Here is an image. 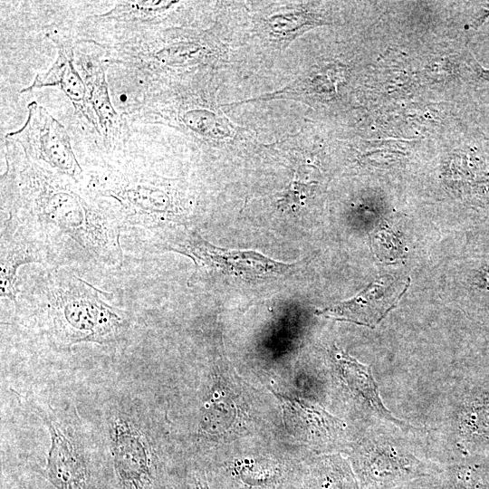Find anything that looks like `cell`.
I'll return each instance as SVG.
<instances>
[{"label":"cell","instance_id":"1","mask_svg":"<svg viewBox=\"0 0 489 489\" xmlns=\"http://www.w3.org/2000/svg\"><path fill=\"white\" fill-rule=\"evenodd\" d=\"M5 171L1 176V210L51 244L54 236L76 243L96 261L110 267L123 263L125 226L114 205L82 191L76 182L31 162L21 148L5 139Z\"/></svg>","mask_w":489,"mask_h":489},{"label":"cell","instance_id":"2","mask_svg":"<svg viewBox=\"0 0 489 489\" xmlns=\"http://www.w3.org/2000/svg\"><path fill=\"white\" fill-rule=\"evenodd\" d=\"M103 294L65 268H47L18 286L14 321L56 352H70L79 343H118L131 328V315Z\"/></svg>","mask_w":489,"mask_h":489},{"label":"cell","instance_id":"3","mask_svg":"<svg viewBox=\"0 0 489 489\" xmlns=\"http://www.w3.org/2000/svg\"><path fill=\"white\" fill-rule=\"evenodd\" d=\"M155 417L142 395L120 392L98 408L92 428L101 475L114 489H157L160 446Z\"/></svg>","mask_w":489,"mask_h":489},{"label":"cell","instance_id":"4","mask_svg":"<svg viewBox=\"0 0 489 489\" xmlns=\"http://www.w3.org/2000/svg\"><path fill=\"white\" fill-rule=\"evenodd\" d=\"M23 403L48 429L50 446L43 474L55 489H100L101 469L91 424L74 404L43 393L28 392Z\"/></svg>","mask_w":489,"mask_h":489},{"label":"cell","instance_id":"5","mask_svg":"<svg viewBox=\"0 0 489 489\" xmlns=\"http://www.w3.org/2000/svg\"><path fill=\"white\" fill-rule=\"evenodd\" d=\"M159 246L194 262L195 271L188 280L189 285L221 273L245 280L266 278L285 273L295 265L277 262L255 251L217 247L194 231L177 233Z\"/></svg>","mask_w":489,"mask_h":489},{"label":"cell","instance_id":"6","mask_svg":"<svg viewBox=\"0 0 489 489\" xmlns=\"http://www.w3.org/2000/svg\"><path fill=\"white\" fill-rule=\"evenodd\" d=\"M27 110L24 124L7 133L5 139L17 144L26 158L38 167L76 183L82 182L83 170L64 126L36 101H31Z\"/></svg>","mask_w":489,"mask_h":489},{"label":"cell","instance_id":"7","mask_svg":"<svg viewBox=\"0 0 489 489\" xmlns=\"http://www.w3.org/2000/svg\"><path fill=\"white\" fill-rule=\"evenodd\" d=\"M0 296L14 303L18 294V268L26 264H51L53 245L39 234L12 216L1 218Z\"/></svg>","mask_w":489,"mask_h":489},{"label":"cell","instance_id":"8","mask_svg":"<svg viewBox=\"0 0 489 489\" xmlns=\"http://www.w3.org/2000/svg\"><path fill=\"white\" fill-rule=\"evenodd\" d=\"M48 37L56 46L57 58L50 69L38 73L32 84L20 92L31 91L43 87L60 89L72 101L75 110L94 128L98 132L86 84L75 67L74 45L72 40L59 33H47Z\"/></svg>","mask_w":489,"mask_h":489},{"label":"cell","instance_id":"9","mask_svg":"<svg viewBox=\"0 0 489 489\" xmlns=\"http://www.w3.org/2000/svg\"><path fill=\"white\" fill-rule=\"evenodd\" d=\"M409 281L398 283L386 276L371 283L355 297L318 311L328 318L375 328L407 291Z\"/></svg>","mask_w":489,"mask_h":489},{"label":"cell","instance_id":"10","mask_svg":"<svg viewBox=\"0 0 489 489\" xmlns=\"http://www.w3.org/2000/svg\"><path fill=\"white\" fill-rule=\"evenodd\" d=\"M74 62L86 84L90 104L96 120L98 134L107 144L120 133V117L114 109L106 81L108 62L98 54L81 53L74 50Z\"/></svg>","mask_w":489,"mask_h":489},{"label":"cell","instance_id":"11","mask_svg":"<svg viewBox=\"0 0 489 489\" xmlns=\"http://www.w3.org/2000/svg\"><path fill=\"white\" fill-rule=\"evenodd\" d=\"M287 429L308 440L326 439L341 428L340 422L322 408L296 398L276 394Z\"/></svg>","mask_w":489,"mask_h":489},{"label":"cell","instance_id":"12","mask_svg":"<svg viewBox=\"0 0 489 489\" xmlns=\"http://www.w3.org/2000/svg\"><path fill=\"white\" fill-rule=\"evenodd\" d=\"M336 359L342 377L351 389L357 391L381 417L393 423L406 426L405 423L397 420L384 407L369 367L342 351L337 353Z\"/></svg>","mask_w":489,"mask_h":489},{"label":"cell","instance_id":"13","mask_svg":"<svg viewBox=\"0 0 489 489\" xmlns=\"http://www.w3.org/2000/svg\"><path fill=\"white\" fill-rule=\"evenodd\" d=\"M174 2L123 1L118 2L108 13L99 15L106 23L142 25L150 16L170 6Z\"/></svg>","mask_w":489,"mask_h":489},{"label":"cell","instance_id":"14","mask_svg":"<svg viewBox=\"0 0 489 489\" xmlns=\"http://www.w3.org/2000/svg\"><path fill=\"white\" fill-rule=\"evenodd\" d=\"M486 18H489V9L485 10V13L484 15H482L478 20L476 21L475 24L478 25L481 23H483Z\"/></svg>","mask_w":489,"mask_h":489}]
</instances>
